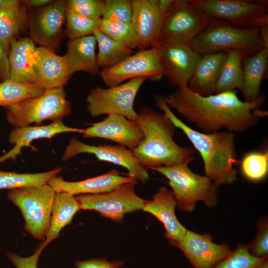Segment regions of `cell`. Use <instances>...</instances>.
I'll list each match as a JSON object with an SVG mask.
<instances>
[{"mask_svg": "<svg viewBox=\"0 0 268 268\" xmlns=\"http://www.w3.org/2000/svg\"><path fill=\"white\" fill-rule=\"evenodd\" d=\"M262 94L256 100H241L234 91L203 96L188 87L178 88L164 100L170 109H175L201 132L209 134L226 129L234 134L245 132L255 126L268 112L260 107L266 101Z\"/></svg>", "mask_w": 268, "mask_h": 268, "instance_id": "6da1fadb", "label": "cell"}, {"mask_svg": "<svg viewBox=\"0 0 268 268\" xmlns=\"http://www.w3.org/2000/svg\"><path fill=\"white\" fill-rule=\"evenodd\" d=\"M156 104L176 128L180 129L200 154L205 176L218 187L237 181L234 165L237 158L235 134L227 131L206 134L196 131L179 119L166 104L164 97L156 98Z\"/></svg>", "mask_w": 268, "mask_h": 268, "instance_id": "7a4b0ae2", "label": "cell"}, {"mask_svg": "<svg viewBox=\"0 0 268 268\" xmlns=\"http://www.w3.org/2000/svg\"><path fill=\"white\" fill-rule=\"evenodd\" d=\"M134 123L144 139L133 152L142 166L153 170L179 164L188 165L195 159V149L178 144L174 139L176 128L163 113L147 107L140 109Z\"/></svg>", "mask_w": 268, "mask_h": 268, "instance_id": "3957f363", "label": "cell"}, {"mask_svg": "<svg viewBox=\"0 0 268 268\" xmlns=\"http://www.w3.org/2000/svg\"><path fill=\"white\" fill-rule=\"evenodd\" d=\"M169 181L178 208L191 213L201 201L208 207L218 203V187L206 176L193 172L187 164L169 167L161 166L153 169Z\"/></svg>", "mask_w": 268, "mask_h": 268, "instance_id": "277c9868", "label": "cell"}, {"mask_svg": "<svg viewBox=\"0 0 268 268\" xmlns=\"http://www.w3.org/2000/svg\"><path fill=\"white\" fill-rule=\"evenodd\" d=\"M260 29L237 27L218 20L195 37L189 45L201 56L232 49L243 50L250 56L264 48Z\"/></svg>", "mask_w": 268, "mask_h": 268, "instance_id": "5b68a950", "label": "cell"}, {"mask_svg": "<svg viewBox=\"0 0 268 268\" xmlns=\"http://www.w3.org/2000/svg\"><path fill=\"white\" fill-rule=\"evenodd\" d=\"M6 109L7 122L14 128L40 124L45 120H62L68 115L71 103L67 99L64 87L46 90L41 95L29 98L8 105Z\"/></svg>", "mask_w": 268, "mask_h": 268, "instance_id": "8992f818", "label": "cell"}, {"mask_svg": "<svg viewBox=\"0 0 268 268\" xmlns=\"http://www.w3.org/2000/svg\"><path fill=\"white\" fill-rule=\"evenodd\" d=\"M56 192L48 184L9 190L7 199L20 209L24 229L33 238L45 240L48 233Z\"/></svg>", "mask_w": 268, "mask_h": 268, "instance_id": "52a82bcc", "label": "cell"}, {"mask_svg": "<svg viewBox=\"0 0 268 268\" xmlns=\"http://www.w3.org/2000/svg\"><path fill=\"white\" fill-rule=\"evenodd\" d=\"M206 16L239 27L268 25L267 0H189Z\"/></svg>", "mask_w": 268, "mask_h": 268, "instance_id": "ba28073f", "label": "cell"}, {"mask_svg": "<svg viewBox=\"0 0 268 268\" xmlns=\"http://www.w3.org/2000/svg\"><path fill=\"white\" fill-rule=\"evenodd\" d=\"M146 80L137 77L107 88L97 87L91 89L86 98L87 111L93 117L116 114L134 122L137 117L134 108V100Z\"/></svg>", "mask_w": 268, "mask_h": 268, "instance_id": "9c48e42d", "label": "cell"}, {"mask_svg": "<svg viewBox=\"0 0 268 268\" xmlns=\"http://www.w3.org/2000/svg\"><path fill=\"white\" fill-rule=\"evenodd\" d=\"M137 182L134 180L124 183L111 191L75 197L80 209L97 211L104 217L120 223L125 214L142 209L145 201L135 192Z\"/></svg>", "mask_w": 268, "mask_h": 268, "instance_id": "30bf717a", "label": "cell"}, {"mask_svg": "<svg viewBox=\"0 0 268 268\" xmlns=\"http://www.w3.org/2000/svg\"><path fill=\"white\" fill-rule=\"evenodd\" d=\"M218 20L203 14L189 0H174L162 24L158 42L168 41L189 44L195 37Z\"/></svg>", "mask_w": 268, "mask_h": 268, "instance_id": "8fae6325", "label": "cell"}, {"mask_svg": "<svg viewBox=\"0 0 268 268\" xmlns=\"http://www.w3.org/2000/svg\"><path fill=\"white\" fill-rule=\"evenodd\" d=\"M100 75L108 87L137 77L152 81L160 80L164 73L157 46L138 51L117 65L102 70Z\"/></svg>", "mask_w": 268, "mask_h": 268, "instance_id": "7c38bea8", "label": "cell"}, {"mask_svg": "<svg viewBox=\"0 0 268 268\" xmlns=\"http://www.w3.org/2000/svg\"><path fill=\"white\" fill-rule=\"evenodd\" d=\"M81 153L93 154L100 161L112 163L126 168L129 176L136 182L145 183L149 179L147 169L141 166L132 150L123 145H89L73 136L70 139L62 159L66 161Z\"/></svg>", "mask_w": 268, "mask_h": 268, "instance_id": "4fadbf2b", "label": "cell"}, {"mask_svg": "<svg viewBox=\"0 0 268 268\" xmlns=\"http://www.w3.org/2000/svg\"><path fill=\"white\" fill-rule=\"evenodd\" d=\"M67 1H52L50 3L28 13L29 38L39 46L57 49L64 35Z\"/></svg>", "mask_w": 268, "mask_h": 268, "instance_id": "5bb4252c", "label": "cell"}, {"mask_svg": "<svg viewBox=\"0 0 268 268\" xmlns=\"http://www.w3.org/2000/svg\"><path fill=\"white\" fill-rule=\"evenodd\" d=\"M156 46L164 76L178 88L188 87L201 56L187 43L160 41Z\"/></svg>", "mask_w": 268, "mask_h": 268, "instance_id": "9a60e30c", "label": "cell"}, {"mask_svg": "<svg viewBox=\"0 0 268 268\" xmlns=\"http://www.w3.org/2000/svg\"><path fill=\"white\" fill-rule=\"evenodd\" d=\"M174 246L184 253L194 268H212L232 252L226 243L213 242L210 233L200 234L189 230Z\"/></svg>", "mask_w": 268, "mask_h": 268, "instance_id": "2e32d148", "label": "cell"}, {"mask_svg": "<svg viewBox=\"0 0 268 268\" xmlns=\"http://www.w3.org/2000/svg\"><path fill=\"white\" fill-rule=\"evenodd\" d=\"M83 130L84 138H100L112 140L132 150L144 139L141 130L126 117L110 114L103 120L90 124Z\"/></svg>", "mask_w": 268, "mask_h": 268, "instance_id": "e0dca14e", "label": "cell"}, {"mask_svg": "<svg viewBox=\"0 0 268 268\" xmlns=\"http://www.w3.org/2000/svg\"><path fill=\"white\" fill-rule=\"evenodd\" d=\"M33 72L34 84L45 90L64 87L71 76L63 56L40 46L35 51Z\"/></svg>", "mask_w": 268, "mask_h": 268, "instance_id": "ac0fdd59", "label": "cell"}, {"mask_svg": "<svg viewBox=\"0 0 268 268\" xmlns=\"http://www.w3.org/2000/svg\"><path fill=\"white\" fill-rule=\"evenodd\" d=\"M131 23L138 40L139 51L156 46L164 20L158 9L156 0H132Z\"/></svg>", "mask_w": 268, "mask_h": 268, "instance_id": "d6986e66", "label": "cell"}, {"mask_svg": "<svg viewBox=\"0 0 268 268\" xmlns=\"http://www.w3.org/2000/svg\"><path fill=\"white\" fill-rule=\"evenodd\" d=\"M176 206L172 192L161 187L151 200L145 201L142 209L154 215L163 224L166 231L165 237L173 246L182 240L187 230L176 215Z\"/></svg>", "mask_w": 268, "mask_h": 268, "instance_id": "ffe728a7", "label": "cell"}, {"mask_svg": "<svg viewBox=\"0 0 268 268\" xmlns=\"http://www.w3.org/2000/svg\"><path fill=\"white\" fill-rule=\"evenodd\" d=\"M134 179L123 176L113 169L100 176L76 182L65 181L55 176L48 182L56 193H65L73 196L93 195L111 191L119 186Z\"/></svg>", "mask_w": 268, "mask_h": 268, "instance_id": "44dd1931", "label": "cell"}, {"mask_svg": "<svg viewBox=\"0 0 268 268\" xmlns=\"http://www.w3.org/2000/svg\"><path fill=\"white\" fill-rule=\"evenodd\" d=\"M83 130L67 126L62 120L53 121L47 125L14 128L8 136L9 142L14 146L9 151L0 156V163L8 159L15 160L21 154L22 149L29 146L34 140L50 138L57 134L65 133L82 134Z\"/></svg>", "mask_w": 268, "mask_h": 268, "instance_id": "7402d4cb", "label": "cell"}, {"mask_svg": "<svg viewBox=\"0 0 268 268\" xmlns=\"http://www.w3.org/2000/svg\"><path fill=\"white\" fill-rule=\"evenodd\" d=\"M36 48L35 43L28 37L11 40L8 79L18 83L34 84L33 60Z\"/></svg>", "mask_w": 268, "mask_h": 268, "instance_id": "603a6c76", "label": "cell"}, {"mask_svg": "<svg viewBox=\"0 0 268 268\" xmlns=\"http://www.w3.org/2000/svg\"><path fill=\"white\" fill-rule=\"evenodd\" d=\"M226 56V51L202 55L189 81V89L203 96L214 94Z\"/></svg>", "mask_w": 268, "mask_h": 268, "instance_id": "cb8c5ba5", "label": "cell"}, {"mask_svg": "<svg viewBox=\"0 0 268 268\" xmlns=\"http://www.w3.org/2000/svg\"><path fill=\"white\" fill-rule=\"evenodd\" d=\"M96 39L93 35L69 40L67 51L63 56L70 74L83 71L95 76L101 71L95 52Z\"/></svg>", "mask_w": 268, "mask_h": 268, "instance_id": "d4e9b609", "label": "cell"}, {"mask_svg": "<svg viewBox=\"0 0 268 268\" xmlns=\"http://www.w3.org/2000/svg\"><path fill=\"white\" fill-rule=\"evenodd\" d=\"M268 49L263 48L257 53L246 56L242 63L244 87L242 91L244 101L252 102L262 94L260 86L268 68Z\"/></svg>", "mask_w": 268, "mask_h": 268, "instance_id": "484cf974", "label": "cell"}, {"mask_svg": "<svg viewBox=\"0 0 268 268\" xmlns=\"http://www.w3.org/2000/svg\"><path fill=\"white\" fill-rule=\"evenodd\" d=\"M80 209L74 196L65 193H56L48 233L42 243L45 248L59 237L61 230L71 222L75 214Z\"/></svg>", "mask_w": 268, "mask_h": 268, "instance_id": "4316f807", "label": "cell"}, {"mask_svg": "<svg viewBox=\"0 0 268 268\" xmlns=\"http://www.w3.org/2000/svg\"><path fill=\"white\" fill-rule=\"evenodd\" d=\"M227 56L218 79L214 94L234 91L239 89L242 92L244 87L242 63L248 56L246 52L238 49L226 51Z\"/></svg>", "mask_w": 268, "mask_h": 268, "instance_id": "83f0119b", "label": "cell"}, {"mask_svg": "<svg viewBox=\"0 0 268 268\" xmlns=\"http://www.w3.org/2000/svg\"><path fill=\"white\" fill-rule=\"evenodd\" d=\"M27 7L18 6L0 10V44L8 56L11 40L27 28Z\"/></svg>", "mask_w": 268, "mask_h": 268, "instance_id": "f1b7e54d", "label": "cell"}, {"mask_svg": "<svg viewBox=\"0 0 268 268\" xmlns=\"http://www.w3.org/2000/svg\"><path fill=\"white\" fill-rule=\"evenodd\" d=\"M98 44L99 51L97 63L102 70L111 67L134 54L133 50L113 39L99 30L93 34Z\"/></svg>", "mask_w": 268, "mask_h": 268, "instance_id": "f546056e", "label": "cell"}, {"mask_svg": "<svg viewBox=\"0 0 268 268\" xmlns=\"http://www.w3.org/2000/svg\"><path fill=\"white\" fill-rule=\"evenodd\" d=\"M63 168H58L38 173H18L0 170V190H11L26 187L40 186L48 184Z\"/></svg>", "mask_w": 268, "mask_h": 268, "instance_id": "4dcf8cb0", "label": "cell"}, {"mask_svg": "<svg viewBox=\"0 0 268 268\" xmlns=\"http://www.w3.org/2000/svg\"><path fill=\"white\" fill-rule=\"evenodd\" d=\"M46 90L35 85L18 83L9 79L0 82V107L42 95Z\"/></svg>", "mask_w": 268, "mask_h": 268, "instance_id": "1f68e13d", "label": "cell"}, {"mask_svg": "<svg viewBox=\"0 0 268 268\" xmlns=\"http://www.w3.org/2000/svg\"><path fill=\"white\" fill-rule=\"evenodd\" d=\"M101 20L80 15L66 8V35L71 40L93 35L95 31L99 30Z\"/></svg>", "mask_w": 268, "mask_h": 268, "instance_id": "d6a6232c", "label": "cell"}, {"mask_svg": "<svg viewBox=\"0 0 268 268\" xmlns=\"http://www.w3.org/2000/svg\"><path fill=\"white\" fill-rule=\"evenodd\" d=\"M240 163L242 173L247 179L253 182L262 181L268 173V152H249Z\"/></svg>", "mask_w": 268, "mask_h": 268, "instance_id": "836d02e7", "label": "cell"}, {"mask_svg": "<svg viewBox=\"0 0 268 268\" xmlns=\"http://www.w3.org/2000/svg\"><path fill=\"white\" fill-rule=\"evenodd\" d=\"M99 31L132 50L138 47L137 37L131 23L115 22L102 18Z\"/></svg>", "mask_w": 268, "mask_h": 268, "instance_id": "e575fe53", "label": "cell"}, {"mask_svg": "<svg viewBox=\"0 0 268 268\" xmlns=\"http://www.w3.org/2000/svg\"><path fill=\"white\" fill-rule=\"evenodd\" d=\"M268 256L257 258L249 251L248 245L239 244L229 256L217 263L212 268H258Z\"/></svg>", "mask_w": 268, "mask_h": 268, "instance_id": "d590c367", "label": "cell"}, {"mask_svg": "<svg viewBox=\"0 0 268 268\" xmlns=\"http://www.w3.org/2000/svg\"><path fill=\"white\" fill-rule=\"evenodd\" d=\"M132 0H105L102 18L110 21L131 23Z\"/></svg>", "mask_w": 268, "mask_h": 268, "instance_id": "8d00e7d4", "label": "cell"}, {"mask_svg": "<svg viewBox=\"0 0 268 268\" xmlns=\"http://www.w3.org/2000/svg\"><path fill=\"white\" fill-rule=\"evenodd\" d=\"M104 0H69L66 8L80 15L90 18H102Z\"/></svg>", "mask_w": 268, "mask_h": 268, "instance_id": "74e56055", "label": "cell"}, {"mask_svg": "<svg viewBox=\"0 0 268 268\" xmlns=\"http://www.w3.org/2000/svg\"><path fill=\"white\" fill-rule=\"evenodd\" d=\"M255 238L249 245L250 253L257 258L268 256V221L267 217L260 218L257 222Z\"/></svg>", "mask_w": 268, "mask_h": 268, "instance_id": "f35d334b", "label": "cell"}, {"mask_svg": "<svg viewBox=\"0 0 268 268\" xmlns=\"http://www.w3.org/2000/svg\"><path fill=\"white\" fill-rule=\"evenodd\" d=\"M45 247L41 244L30 256L22 257L9 252L7 256L16 268H37L39 257Z\"/></svg>", "mask_w": 268, "mask_h": 268, "instance_id": "ab89813d", "label": "cell"}, {"mask_svg": "<svg viewBox=\"0 0 268 268\" xmlns=\"http://www.w3.org/2000/svg\"><path fill=\"white\" fill-rule=\"evenodd\" d=\"M124 263L120 260L108 261L105 258H99L77 261L74 265L76 268H121Z\"/></svg>", "mask_w": 268, "mask_h": 268, "instance_id": "60d3db41", "label": "cell"}, {"mask_svg": "<svg viewBox=\"0 0 268 268\" xmlns=\"http://www.w3.org/2000/svg\"><path fill=\"white\" fill-rule=\"evenodd\" d=\"M9 75V64L8 55L4 51L0 44V76L5 80Z\"/></svg>", "mask_w": 268, "mask_h": 268, "instance_id": "b9f144b4", "label": "cell"}, {"mask_svg": "<svg viewBox=\"0 0 268 268\" xmlns=\"http://www.w3.org/2000/svg\"><path fill=\"white\" fill-rule=\"evenodd\" d=\"M156 2L161 15L165 18L170 11L173 0H156Z\"/></svg>", "mask_w": 268, "mask_h": 268, "instance_id": "7bdbcfd3", "label": "cell"}, {"mask_svg": "<svg viewBox=\"0 0 268 268\" xmlns=\"http://www.w3.org/2000/svg\"><path fill=\"white\" fill-rule=\"evenodd\" d=\"M53 0H26L22 1V2L27 7H42L49 3Z\"/></svg>", "mask_w": 268, "mask_h": 268, "instance_id": "ee69618b", "label": "cell"}, {"mask_svg": "<svg viewBox=\"0 0 268 268\" xmlns=\"http://www.w3.org/2000/svg\"><path fill=\"white\" fill-rule=\"evenodd\" d=\"M22 1L17 0H0V10L20 5Z\"/></svg>", "mask_w": 268, "mask_h": 268, "instance_id": "f6af8a7d", "label": "cell"}, {"mask_svg": "<svg viewBox=\"0 0 268 268\" xmlns=\"http://www.w3.org/2000/svg\"><path fill=\"white\" fill-rule=\"evenodd\" d=\"M260 35L264 44V48L268 49V25L261 27Z\"/></svg>", "mask_w": 268, "mask_h": 268, "instance_id": "bcb514c9", "label": "cell"}, {"mask_svg": "<svg viewBox=\"0 0 268 268\" xmlns=\"http://www.w3.org/2000/svg\"><path fill=\"white\" fill-rule=\"evenodd\" d=\"M258 268H268V259L267 258L261 262Z\"/></svg>", "mask_w": 268, "mask_h": 268, "instance_id": "7dc6e473", "label": "cell"}]
</instances>
